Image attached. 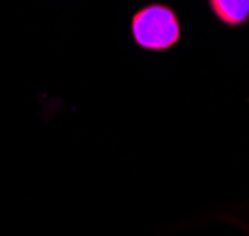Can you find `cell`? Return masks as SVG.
Instances as JSON below:
<instances>
[{
	"instance_id": "1",
	"label": "cell",
	"mask_w": 249,
	"mask_h": 236,
	"mask_svg": "<svg viewBox=\"0 0 249 236\" xmlns=\"http://www.w3.org/2000/svg\"><path fill=\"white\" fill-rule=\"evenodd\" d=\"M131 34L139 47L148 51L171 49L180 39L176 13L165 4H148L131 19Z\"/></svg>"
},
{
	"instance_id": "2",
	"label": "cell",
	"mask_w": 249,
	"mask_h": 236,
	"mask_svg": "<svg viewBox=\"0 0 249 236\" xmlns=\"http://www.w3.org/2000/svg\"><path fill=\"white\" fill-rule=\"evenodd\" d=\"M210 8L225 25L238 26L249 19V0H210Z\"/></svg>"
}]
</instances>
